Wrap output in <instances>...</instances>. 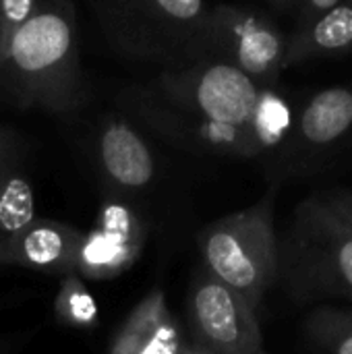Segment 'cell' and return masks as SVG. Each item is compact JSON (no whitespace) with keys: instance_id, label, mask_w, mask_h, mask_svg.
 I'll list each match as a JSON object with an SVG mask.
<instances>
[{"instance_id":"obj_1","label":"cell","mask_w":352,"mask_h":354,"mask_svg":"<svg viewBox=\"0 0 352 354\" xmlns=\"http://www.w3.org/2000/svg\"><path fill=\"white\" fill-rule=\"evenodd\" d=\"M0 89L23 108L71 114L87 102L71 0H37L0 66Z\"/></svg>"},{"instance_id":"obj_2","label":"cell","mask_w":352,"mask_h":354,"mask_svg":"<svg viewBox=\"0 0 352 354\" xmlns=\"http://www.w3.org/2000/svg\"><path fill=\"white\" fill-rule=\"evenodd\" d=\"M278 282L297 305L352 303V226L319 193L297 205L278 236Z\"/></svg>"},{"instance_id":"obj_3","label":"cell","mask_w":352,"mask_h":354,"mask_svg":"<svg viewBox=\"0 0 352 354\" xmlns=\"http://www.w3.org/2000/svg\"><path fill=\"white\" fill-rule=\"evenodd\" d=\"M276 195L272 187L259 201L214 220L197 236L203 270L234 288L257 313L278 282Z\"/></svg>"},{"instance_id":"obj_4","label":"cell","mask_w":352,"mask_h":354,"mask_svg":"<svg viewBox=\"0 0 352 354\" xmlns=\"http://www.w3.org/2000/svg\"><path fill=\"white\" fill-rule=\"evenodd\" d=\"M141 87L183 112L245 131L253 139L259 156L268 153L257 122L266 85H259L237 66L220 60H197L166 68Z\"/></svg>"},{"instance_id":"obj_5","label":"cell","mask_w":352,"mask_h":354,"mask_svg":"<svg viewBox=\"0 0 352 354\" xmlns=\"http://www.w3.org/2000/svg\"><path fill=\"white\" fill-rule=\"evenodd\" d=\"M207 10L205 0H108L104 27L124 54L172 68L197 60Z\"/></svg>"},{"instance_id":"obj_6","label":"cell","mask_w":352,"mask_h":354,"mask_svg":"<svg viewBox=\"0 0 352 354\" xmlns=\"http://www.w3.org/2000/svg\"><path fill=\"white\" fill-rule=\"evenodd\" d=\"M286 44L280 27L266 15L220 4L207 10L197 60H220L237 66L259 85H276L286 68Z\"/></svg>"},{"instance_id":"obj_7","label":"cell","mask_w":352,"mask_h":354,"mask_svg":"<svg viewBox=\"0 0 352 354\" xmlns=\"http://www.w3.org/2000/svg\"><path fill=\"white\" fill-rule=\"evenodd\" d=\"M189 330L195 342L218 354H257L263 351L259 313L228 284L201 270L187 299Z\"/></svg>"},{"instance_id":"obj_8","label":"cell","mask_w":352,"mask_h":354,"mask_svg":"<svg viewBox=\"0 0 352 354\" xmlns=\"http://www.w3.org/2000/svg\"><path fill=\"white\" fill-rule=\"evenodd\" d=\"M352 141V85L313 93L295 110L290 133L280 147L290 172H309Z\"/></svg>"},{"instance_id":"obj_9","label":"cell","mask_w":352,"mask_h":354,"mask_svg":"<svg viewBox=\"0 0 352 354\" xmlns=\"http://www.w3.org/2000/svg\"><path fill=\"white\" fill-rule=\"evenodd\" d=\"M147 239V224L133 199L106 193L93 226L83 234L77 268L83 280H110L129 272Z\"/></svg>"},{"instance_id":"obj_10","label":"cell","mask_w":352,"mask_h":354,"mask_svg":"<svg viewBox=\"0 0 352 354\" xmlns=\"http://www.w3.org/2000/svg\"><path fill=\"white\" fill-rule=\"evenodd\" d=\"M124 104L133 112V116H137L145 127H149L166 141L174 143L185 151L232 158L259 156L253 139L245 131L224 127L207 118L183 112L174 106H168L147 93L143 87L131 89V93L124 97Z\"/></svg>"},{"instance_id":"obj_11","label":"cell","mask_w":352,"mask_h":354,"mask_svg":"<svg viewBox=\"0 0 352 354\" xmlns=\"http://www.w3.org/2000/svg\"><path fill=\"white\" fill-rule=\"evenodd\" d=\"M95 164L106 193L124 199L149 191L158 162L149 141L122 114H108L95 131Z\"/></svg>"},{"instance_id":"obj_12","label":"cell","mask_w":352,"mask_h":354,"mask_svg":"<svg viewBox=\"0 0 352 354\" xmlns=\"http://www.w3.org/2000/svg\"><path fill=\"white\" fill-rule=\"evenodd\" d=\"M83 232L58 220L33 218L25 228L6 236V266L66 276L77 268V251Z\"/></svg>"},{"instance_id":"obj_13","label":"cell","mask_w":352,"mask_h":354,"mask_svg":"<svg viewBox=\"0 0 352 354\" xmlns=\"http://www.w3.org/2000/svg\"><path fill=\"white\" fill-rule=\"evenodd\" d=\"M183 346V332L166 295L154 288L129 313L108 354H178Z\"/></svg>"},{"instance_id":"obj_14","label":"cell","mask_w":352,"mask_h":354,"mask_svg":"<svg viewBox=\"0 0 352 354\" xmlns=\"http://www.w3.org/2000/svg\"><path fill=\"white\" fill-rule=\"evenodd\" d=\"M352 48V0H342L311 23L297 27L286 44V66Z\"/></svg>"},{"instance_id":"obj_15","label":"cell","mask_w":352,"mask_h":354,"mask_svg":"<svg viewBox=\"0 0 352 354\" xmlns=\"http://www.w3.org/2000/svg\"><path fill=\"white\" fill-rule=\"evenodd\" d=\"M303 334L322 354H352V309L319 305L303 322Z\"/></svg>"},{"instance_id":"obj_16","label":"cell","mask_w":352,"mask_h":354,"mask_svg":"<svg viewBox=\"0 0 352 354\" xmlns=\"http://www.w3.org/2000/svg\"><path fill=\"white\" fill-rule=\"evenodd\" d=\"M35 218V195L29 180L15 168L0 170V236H10Z\"/></svg>"},{"instance_id":"obj_17","label":"cell","mask_w":352,"mask_h":354,"mask_svg":"<svg viewBox=\"0 0 352 354\" xmlns=\"http://www.w3.org/2000/svg\"><path fill=\"white\" fill-rule=\"evenodd\" d=\"M54 317L58 324L73 330H91L98 326V301L79 274L73 272L60 278V286L54 299Z\"/></svg>"},{"instance_id":"obj_18","label":"cell","mask_w":352,"mask_h":354,"mask_svg":"<svg viewBox=\"0 0 352 354\" xmlns=\"http://www.w3.org/2000/svg\"><path fill=\"white\" fill-rule=\"evenodd\" d=\"M37 0H0V66L19 29L33 15Z\"/></svg>"},{"instance_id":"obj_19","label":"cell","mask_w":352,"mask_h":354,"mask_svg":"<svg viewBox=\"0 0 352 354\" xmlns=\"http://www.w3.org/2000/svg\"><path fill=\"white\" fill-rule=\"evenodd\" d=\"M322 199L349 224L352 226V191L351 189H334L319 193Z\"/></svg>"},{"instance_id":"obj_20","label":"cell","mask_w":352,"mask_h":354,"mask_svg":"<svg viewBox=\"0 0 352 354\" xmlns=\"http://www.w3.org/2000/svg\"><path fill=\"white\" fill-rule=\"evenodd\" d=\"M338 2H342V0H299V4H297L299 6V27L311 23L326 10L334 8Z\"/></svg>"},{"instance_id":"obj_21","label":"cell","mask_w":352,"mask_h":354,"mask_svg":"<svg viewBox=\"0 0 352 354\" xmlns=\"http://www.w3.org/2000/svg\"><path fill=\"white\" fill-rule=\"evenodd\" d=\"M10 166H15L12 164V147L8 143L4 131L0 129V170L2 168H10Z\"/></svg>"},{"instance_id":"obj_22","label":"cell","mask_w":352,"mask_h":354,"mask_svg":"<svg viewBox=\"0 0 352 354\" xmlns=\"http://www.w3.org/2000/svg\"><path fill=\"white\" fill-rule=\"evenodd\" d=\"M178 354H218V353H214L212 348H207V346H203V344H199V342H195V340H193L191 344L183 346Z\"/></svg>"},{"instance_id":"obj_23","label":"cell","mask_w":352,"mask_h":354,"mask_svg":"<svg viewBox=\"0 0 352 354\" xmlns=\"http://www.w3.org/2000/svg\"><path fill=\"white\" fill-rule=\"evenodd\" d=\"M278 8H282V10H288V8H293V6H297L299 4V0H272Z\"/></svg>"},{"instance_id":"obj_24","label":"cell","mask_w":352,"mask_h":354,"mask_svg":"<svg viewBox=\"0 0 352 354\" xmlns=\"http://www.w3.org/2000/svg\"><path fill=\"white\" fill-rule=\"evenodd\" d=\"M6 266V236H0V268Z\"/></svg>"},{"instance_id":"obj_25","label":"cell","mask_w":352,"mask_h":354,"mask_svg":"<svg viewBox=\"0 0 352 354\" xmlns=\"http://www.w3.org/2000/svg\"><path fill=\"white\" fill-rule=\"evenodd\" d=\"M0 354H10V344L0 340Z\"/></svg>"},{"instance_id":"obj_26","label":"cell","mask_w":352,"mask_h":354,"mask_svg":"<svg viewBox=\"0 0 352 354\" xmlns=\"http://www.w3.org/2000/svg\"><path fill=\"white\" fill-rule=\"evenodd\" d=\"M257 354H268V353H266V351H259V353H257Z\"/></svg>"}]
</instances>
